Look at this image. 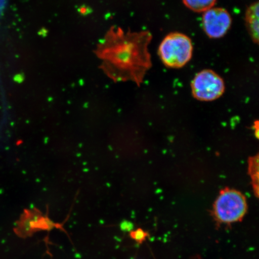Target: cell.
<instances>
[{"label": "cell", "mask_w": 259, "mask_h": 259, "mask_svg": "<svg viewBox=\"0 0 259 259\" xmlns=\"http://www.w3.org/2000/svg\"><path fill=\"white\" fill-rule=\"evenodd\" d=\"M194 99L211 102L222 97L225 92V81L215 71L204 69L197 73L191 82Z\"/></svg>", "instance_id": "cell-4"}, {"label": "cell", "mask_w": 259, "mask_h": 259, "mask_svg": "<svg viewBox=\"0 0 259 259\" xmlns=\"http://www.w3.org/2000/svg\"><path fill=\"white\" fill-rule=\"evenodd\" d=\"M131 237L136 241L141 242L147 237L148 234L143 230L138 229L136 231L131 232Z\"/></svg>", "instance_id": "cell-9"}, {"label": "cell", "mask_w": 259, "mask_h": 259, "mask_svg": "<svg viewBox=\"0 0 259 259\" xmlns=\"http://www.w3.org/2000/svg\"><path fill=\"white\" fill-rule=\"evenodd\" d=\"M152 38L147 30L111 29L97 50L102 69L115 82L131 81L140 86L152 67L148 50Z\"/></svg>", "instance_id": "cell-1"}, {"label": "cell", "mask_w": 259, "mask_h": 259, "mask_svg": "<svg viewBox=\"0 0 259 259\" xmlns=\"http://www.w3.org/2000/svg\"><path fill=\"white\" fill-rule=\"evenodd\" d=\"M258 2L252 3L246 9L245 23L249 35L255 44H258Z\"/></svg>", "instance_id": "cell-6"}, {"label": "cell", "mask_w": 259, "mask_h": 259, "mask_svg": "<svg viewBox=\"0 0 259 259\" xmlns=\"http://www.w3.org/2000/svg\"><path fill=\"white\" fill-rule=\"evenodd\" d=\"M248 210L246 197L239 191L225 188L213 203L212 216L216 222L230 225L241 222Z\"/></svg>", "instance_id": "cell-3"}, {"label": "cell", "mask_w": 259, "mask_h": 259, "mask_svg": "<svg viewBox=\"0 0 259 259\" xmlns=\"http://www.w3.org/2000/svg\"><path fill=\"white\" fill-rule=\"evenodd\" d=\"M193 45L191 38L180 32L168 34L161 41L158 54L165 66L180 69L192 60Z\"/></svg>", "instance_id": "cell-2"}, {"label": "cell", "mask_w": 259, "mask_h": 259, "mask_svg": "<svg viewBox=\"0 0 259 259\" xmlns=\"http://www.w3.org/2000/svg\"><path fill=\"white\" fill-rule=\"evenodd\" d=\"M218 0H183L184 6L190 11L203 13L212 8Z\"/></svg>", "instance_id": "cell-7"}, {"label": "cell", "mask_w": 259, "mask_h": 259, "mask_svg": "<svg viewBox=\"0 0 259 259\" xmlns=\"http://www.w3.org/2000/svg\"><path fill=\"white\" fill-rule=\"evenodd\" d=\"M248 173L251 180L255 196H258V155L251 157L248 160Z\"/></svg>", "instance_id": "cell-8"}, {"label": "cell", "mask_w": 259, "mask_h": 259, "mask_svg": "<svg viewBox=\"0 0 259 259\" xmlns=\"http://www.w3.org/2000/svg\"><path fill=\"white\" fill-rule=\"evenodd\" d=\"M232 24V16L224 8L213 7L203 13V30L207 36L212 39L224 37Z\"/></svg>", "instance_id": "cell-5"}]
</instances>
